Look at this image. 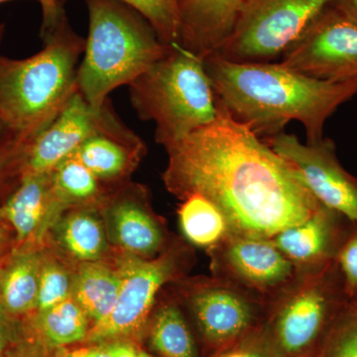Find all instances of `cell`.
I'll use <instances>...</instances> for the list:
<instances>
[{
  "instance_id": "obj_31",
  "label": "cell",
  "mask_w": 357,
  "mask_h": 357,
  "mask_svg": "<svg viewBox=\"0 0 357 357\" xmlns=\"http://www.w3.org/2000/svg\"><path fill=\"white\" fill-rule=\"evenodd\" d=\"M48 345L30 337H21L6 352V357H53Z\"/></svg>"
},
{
  "instance_id": "obj_14",
  "label": "cell",
  "mask_w": 357,
  "mask_h": 357,
  "mask_svg": "<svg viewBox=\"0 0 357 357\" xmlns=\"http://www.w3.org/2000/svg\"><path fill=\"white\" fill-rule=\"evenodd\" d=\"M351 223L321 204L306 220L282 230L271 239L300 273L335 260Z\"/></svg>"
},
{
  "instance_id": "obj_6",
  "label": "cell",
  "mask_w": 357,
  "mask_h": 357,
  "mask_svg": "<svg viewBox=\"0 0 357 357\" xmlns=\"http://www.w3.org/2000/svg\"><path fill=\"white\" fill-rule=\"evenodd\" d=\"M335 260L300 272L266 301L260 330L278 357H317L351 302Z\"/></svg>"
},
{
  "instance_id": "obj_5",
  "label": "cell",
  "mask_w": 357,
  "mask_h": 357,
  "mask_svg": "<svg viewBox=\"0 0 357 357\" xmlns=\"http://www.w3.org/2000/svg\"><path fill=\"white\" fill-rule=\"evenodd\" d=\"M128 86L134 110L154 122L164 148L213 123L220 112L204 59L178 44Z\"/></svg>"
},
{
  "instance_id": "obj_32",
  "label": "cell",
  "mask_w": 357,
  "mask_h": 357,
  "mask_svg": "<svg viewBox=\"0 0 357 357\" xmlns=\"http://www.w3.org/2000/svg\"><path fill=\"white\" fill-rule=\"evenodd\" d=\"M20 338L15 319L0 309V357H6L9 347Z\"/></svg>"
},
{
  "instance_id": "obj_17",
  "label": "cell",
  "mask_w": 357,
  "mask_h": 357,
  "mask_svg": "<svg viewBox=\"0 0 357 357\" xmlns=\"http://www.w3.org/2000/svg\"><path fill=\"white\" fill-rule=\"evenodd\" d=\"M244 0H178V45L203 58L217 53Z\"/></svg>"
},
{
  "instance_id": "obj_37",
  "label": "cell",
  "mask_w": 357,
  "mask_h": 357,
  "mask_svg": "<svg viewBox=\"0 0 357 357\" xmlns=\"http://www.w3.org/2000/svg\"><path fill=\"white\" fill-rule=\"evenodd\" d=\"M4 162H9V157L7 154L6 144H4L3 137H2V134L0 132V173H1Z\"/></svg>"
},
{
  "instance_id": "obj_28",
  "label": "cell",
  "mask_w": 357,
  "mask_h": 357,
  "mask_svg": "<svg viewBox=\"0 0 357 357\" xmlns=\"http://www.w3.org/2000/svg\"><path fill=\"white\" fill-rule=\"evenodd\" d=\"M317 357H357V297L333 324Z\"/></svg>"
},
{
  "instance_id": "obj_24",
  "label": "cell",
  "mask_w": 357,
  "mask_h": 357,
  "mask_svg": "<svg viewBox=\"0 0 357 357\" xmlns=\"http://www.w3.org/2000/svg\"><path fill=\"white\" fill-rule=\"evenodd\" d=\"M149 344L161 357H198L196 340L175 302L158 307L149 328Z\"/></svg>"
},
{
  "instance_id": "obj_7",
  "label": "cell",
  "mask_w": 357,
  "mask_h": 357,
  "mask_svg": "<svg viewBox=\"0 0 357 357\" xmlns=\"http://www.w3.org/2000/svg\"><path fill=\"white\" fill-rule=\"evenodd\" d=\"M335 0H244L229 38L213 55L236 63L273 62Z\"/></svg>"
},
{
  "instance_id": "obj_9",
  "label": "cell",
  "mask_w": 357,
  "mask_h": 357,
  "mask_svg": "<svg viewBox=\"0 0 357 357\" xmlns=\"http://www.w3.org/2000/svg\"><path fill=\"white\" fill-rule=\"evenodd\" d=\"M279 63L324 81L356 79L357 20L333 2L286 49Z\"/></svg>"
},
{
  "instance_id": "obj_38",
  "label": "cell",
  "mask_w": 357,
  "mask_h": 357,
  "mask_svg": "<svg viewBox=\"0 0 357 357\" xmlns=\"http://www.w3.org/2000/svg\"><path fill=\"white\" fill-rule=\"evenodd\" d=\"M7 243H8V236L3 227L0 225V252L6 248Z\"/></svg>"
},
{
  "instance_id": "obj_4",
  "label": "cell",
  "mask_w": 357,
  "mask_h": 357,
  "mask_svg": "<svg viewBox=\"0 0 357 357\" xmlns=\"http://www.w3.org/2000/svg\"><path fill=\"white\" fill-rule=\"evenodd\" d=\"M84 1L89 35L77 86L100 112L112 91L129 86L173 46L164 44L146 18L121 0Z\"/></svg>"
},
{
  "instance_id": "obj_34",
  "label": "cell",
  "mask_w": 357,
  "mask_h": 357,
  "mask_svg": "<svg viewBox=\"0 0 357 357\" xmlns=\"http://www.w3.org/2000/svg\"><path fill=\"white\" fill-rule=\"evenodd\" d=\"M112 357H140V351L126 340H114L112 342H107Z\"/></svg>"
},
{
  "instance_id": "obj_33",
  "label": "cell",
  "mask_w": 357,
  "mask_h": 357,
  "mask_svg": "<svg viewBox=\"0 0 357 357\" xmlns=\"http://www.w3.org/2000/svg\"><path fill=\"white\" fill-rule=\"evenodd\" d=\"M42 9L41 34L50 30L57 23L61 13L64 11V6H61L57 0H38Z\"/></svg>"
},
{
  "instance_id": "obj_39",
  "label": "cell",
  "mask_w": 357,
  "mask_h": 357,
  "mask_svg": "<svg viewBox=\"0 0 357 357\" xmlns=\"http://www.w3.org/2000/svg\"><path fill=\"white\" fill-rule=\"evenodd\" d=\"M3 270L4 266H2L1 263H0V309H2L1 307V284H2V277H3ZM3 310V309H2Z\"/></svg>"
},
{
  "instance_id": "obj_23",
  "label": "cell",
  "mask_w": 357,
  "mask_h": 357,
  "mask_svg": "<svg viewBox=\"0 0 357 357\" xmlns=\"http://www.w3.org/2000/svg\"><path fill=\"white\" fill-rule=\"evenodd\" d=\"M178 215L183 234L199 248H213L229 234V223L222 211L199 192L182 199Z\"/></svg>"
},
{
  "instance_id": "obj_1",
  "label": "cell",
  "mask_w": 357,
  "mask_h": 357,
  "mask_svg": "<svg viewBox=\"0 0 357 357\" xmlns=\"http://www.w3.org/2000/svg\"><path fill=\"white\" fill-rule=\"evenodd\" d=\"M218 107L213 123L165 147L167 190L180 199L203 195L232 234L272 238L311 217L321 204L293 169Z\"/></svg>"
},
{
  "instance_id": "obj_30",
  "label": "cell",
  "mask_w": 357,
  "mask_h": 357,
  "mask_svg": "<svg viewBox=\"0 0 357 357\" xmlns=\"http://www.w3.org/2000/svg\"><path fill=\"white\" fill-rule=\"evenodd\" d=\"M215 357H278L259 326Z\"/></svg>"
},
{
  "instance_id": "obj_35",
  "label": "cell",
  "mask_w": 357,
  "mask_h": 357,
  "mask_svg": "<svg viewBox=\"0 0 357 357\" xmlns=\"http://www.w3.org/2000/svg\"><path fill=\"white\" fill-rule=\"evenodd\" d=\"M65 357H112L107 345L98 344L81 347L69 352Z\"/></svg>"
},
{
  "instance_id": "obj_3",
  "label": "cell",
  "mask_w": 357,
  "mask_h": 357,
  "mask_svg": "<svg viewBox=\"0 0 357 357\" xmlns=\"http://www.w3.org/2000/svg\"><path fill=\"white\" fill-rule=\"evenodd\" d=\"M41 36L44 48L31 57L0 56V132L15 166L77 91L79 59L86 49L65 10Z\"/></svg>"
},
{
  "instance_id": "obj_10",
  "label": "cell",
  "mask_w": 357,
  "mask_h": 357,
  "mask_svg": "<svg viewBox=\"0 0 357 357\" xmlns=\"http://www.w3.org/2000/svg\"><path fill=\"white\" fill-rule=\"evenodd\" d=\"M184 302L204 342L220 351L260 326L266 305L259 296L217 276L189 284Z\"/></svg>"
},
{
  "instance_id": "obj_11",
  "label": "cell",
  "mask_w": 357,
  "mask_h": 357,
  "mask_svg": "<svg viewBox=\"0 0 357 357\" xmlns=\"http://www.w3.org/2000/svg\"><path fill=\"white\" fill-rule=\"evenodd\" d=\"M262 140L293 169L319 204L357 222V178L340 164L333 140L323 137L302 143L295 134L284 131Z\"/></svg>"
},
{
  "instance_id": "obj_12",
  "label": "cell",
  "mask_w": 357,
  "mask_h": 357,
  "mask_svg": "<svg viewBox=\"0 0 357 357\" xmlns=\"http://www.w3.org/2000/svg\"><path fill=\"white\" fill-rule=\"evenodd\" d=\"M213 276L232 282L266 302L297 275L271 238L232 234L208 249Z\"/></svg>"
},
{
  "instance_id": "obj_26",
  "label": "cell",
  "mask_w": 357,
  "mask_h": 357,
  "mask_svg": "<svg viewBox=\"0 0 357 357\" xmlns=\"http://www.w3.org/2000/svg\"><path fill=\"white\" fill-rule=\"evenodd\" d=\"M68 0H57L64 6ZM146 18L167 46L178 44V0H121Z\"/></svg>"
},
{
  "instance_id": "obj_2",
  "label": "cell",
  "mask_w": 357,
  "mask_h": 357,
  "mask_svg": "<svg viewBox=\"0 0 357 357\" xmlns=\"http://www.w3.org/2000/svg\"><path fill=\"white\" fill-rule=\"evenodd\" d=\"M204 68L220 107L261 139L292 121L303 124L307 142L321 139L326 121L357 95V77L324 81L281 63H236L211 55Z\"/></svg>"
},
{
  "instance_id": "obj_19",
  "label": "cell",
  "mask_w": 357,
  "mask_h": 357,
  "mask_svg": "<svg viewBox=\"0 0 357 357\" xmlns=\"http://www.w3.org/2000/svg\"><path fill=\"white\" fill-rule=\"evenodd\" d=\"M41 252L35 243L18 245L3 270L1 307L16 319L36 311Z\"/></svg>"
},
{
  "instance_id": "obj_16",
  "label": "cell",
  "mask_w": 357,
  "mask_h": 357,
  "mask_svg": "<svg viewBox=\"0 0 357 357\" xmlns=\"http://www.w3.org/2000/svg\"><path fill=\"white\" fill-rule=\"evenodd\" d=\"M65 210L56 197L52 174H24L0 206V218L11 225L18 245L38 244L47 227Z\"/></svg>"
},
{
  "instance_id": "obj_18",
  "label": "cell",
  "mask_w": 357,
  "mask_h": 357,
  "mask_svg": "<svg viewBox=\"0 0 357 357\" xmlns=\"http://www.w3.org/2000/svg\"><path fill=\"white\" fill-rule=\"evenodd\" d=\"M107 206L112 241L129 255L150 258L165 248L164 230L148 210L142 195H115Z\"/></svg>"
},
{
  "instance_id": "obj_41",
  "label": "cell",
  "mask_w": 357,
  "mask_h": 357,
  "mask_svg": "<svg viewBox=\"0 0 357 357\" xmlns=\"http://www.w3.org/2000/svg\"><path fill=\"white\" fill-rule=\"evenodd\" d=\"M140 357H154V356H150V354H146V352L140 351Z\"/></svg>"
},
{
  "instance_id": "obj_27",
  "label": "cell",
  "mask_w": 357,
  "mask_h": 357,
  "mask_svg": "<svg viewBox=\"0 0 357 357\" xmlns=\"http://www.w3.org/2000/svg\"><path fill=\"white\" fill-rule=\"evenodd\" d=\"M74 277L69 270L53 258L41 253L38 299L35 312L50 309L73 295Z\"/></svg>"
},
{
  "instance_id": "obj_40",
  "label": "cell",
  "mask_w": 357,
  "mask_h": 357,
  "mask_svg": "<svg viewBox=\"0 0 357 357\" xmlns=\"http://www.w3.org/2000/svg\"><path fill=\"white\" fill-rule=\"evenodd\" d=\"M4 32H6V24L1 23V24H0V42H1L2 38H3Z\"/></svg>"
},
{
  "instance_id": "obj_20",
  "label": "cell",
  "mask_w": 357,
  "mask_h": 357,
  "mask_svg": "<svg viewBox=\"0 0 357 357\" xmlns=\"http://www.w3.org/2000/svg\"><path fill=\"white\" fill-rule=\"evenodd\" d=\"M89 317L73 297L67 298L42 312H35L26 337L35 338L48 347H64L86 340L89 332Z\"/></svg>"
},
{
  "instance_id": "obj_29",
  "label": "cell",
  "mask_w": 357,
  "mask_h": 357,
  "mask_svg": "<svg viewBox=\"0 0 357 357\" xmlns=\"http://www.w3.org/2000/svg\"><path fill=\"white\" fill-rule=\"evenodd\" d=\"M349 299L357 297V222H352L335 258Z\"/></svg>"
},
{
  "instance_id": "obj_42",
  "label": "cell",
  "mask_w": 357,
  "mask_h": 357,
  "mask_svg": "<svg viewBox=\"0 0 357 357\" xmlns=\"http://www.w3.org/2000/svg\"><path fill=\"white\" fill-rule=\"evenodd\" d=\"M6 1H11V0H0V3H2V2H6ZM36 1H38V0H36Z\"/></svg>"
},
{
  "instance_id": "obj_21",
  "label": "cell",
  "mask_w": 357,
  "mask_h": 357,
  "mask_svg": "<svg viewBox=\"0 0 357 357\" xmlns=\"http://www.w3.org/2000/svg\"><path fill=\"white\" fill-rule=\"evenodd\" d=\"M121 285L119 271L98 261L82 262L75 275L73 297L96 324L114 309Z\"/></svg>"
},
{
  "instance_id": "obj_36",
  "label": "cell",
  "mask_w": 357,
  "mask_h": 357,
  "mask_svg": "<svg viewBox=\"0 0 357 357\" xmlns=\"http://www.w3.org/2000/svg\"><path fill=\"white\" fill-rule=\"evenodd\" d=\"M333 3L357 20V0H335Z\"/></svg>"
},
{
  "instance_id": "obj_8",
  "label": "cell",
  "mask_w": 357,
  "mask_h": 357,
  "mask_svg": "<svg viewBox=\"0 0 357 357\" xmlns=\"http://www.w3.org/2000/svg\"><path fill=\"white\" fill-rule=\"evenodd\" d=\"M184 255L182 249L173 248L153 259L129 255L123 258L119 269L121 285L114 309L89 328L86 342L100 344L138 335L146 326L160 290L177 278Z\"/></svg>"
},
{
  "instance_id": "obj_15",
  "label": "cell",
  "mask_w": 357,
  "mask_h": 357,
  "mask_svg": "<svg viewBox=\"0 0 357 357\" xmlns=\"http://www.w3.org/2000/svg\"><path fill=\"white\" fill-rule=\"evenodd\" d=\"M98 114L77 91L57 119L26 149L18 163L20 177L24 174L52 172L88 137Z\"/></svg>"
},
{
  "instance_id": "obj_13",
  "label": "cell",
  "mask_w": 357,
  "mask_h": 357,
  "mask_svg": "<svg viewBox=\"0 0 357 357\" xmlns=\"http://www.w3.org/2000/svg\"><path fill=\"white\" fill-rule=\"evenodd\" d=\"M145 152V143L117 116L109 98L93 131L73 155L102 183H114L128 177Z\"/></svg>"
},
{
  "instance_id": "obj_25",
  "label": "cell",
  "mask_w": 357,
  "mask_h": 357,
  "mask_svg": "<svg viewBox=\"0 0 357 357\" xmlns=\"http://www.w3.org/2000/svg\"><path fill=\"white\" fill-rule=\"evenodd\" d=\"M51 174L54 192L65 208L105 201L102 181L74 155L60 162Z\"/></svg>"
},
{
  "instance_id": "obj_22",
  "label": "cell",
  "mask_w": 357,
  "mask_h": 357,
  "mask_svg": "<svg viewBox=\"0 0 357 357\" xmlns=\"http://www.w3.org/2000/svg\"><path fill=\"white\" fill-rule=\"evenodd\" d=\"M58 225L59 243L82 262L98 261L107 248L102 220L95 210L77 208L65 215Z\"/></svg>"
}]
</instances>
